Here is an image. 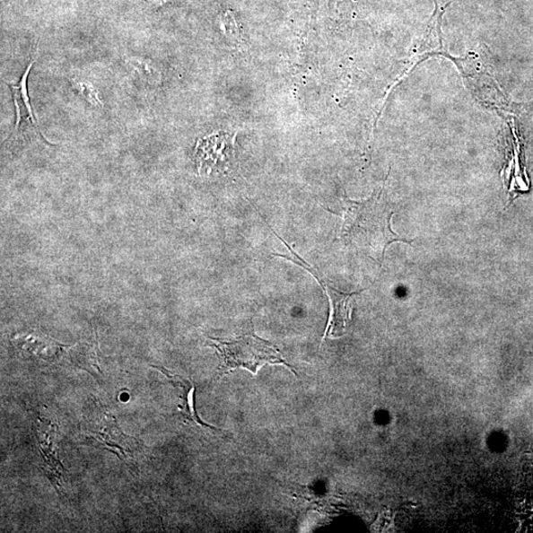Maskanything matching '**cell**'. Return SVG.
Instances as JSON below:
<instances>
[{
	"label": "cell",
	"instance_id": "6da1fadb",
	"mask_svg": "<svg viewBox=\"0 0 533 533\" xmlns=\"http://www.w3.org/2000/svg\"><path fill=\"white\" fill-rule=\"evenodd\" d=\"M385 183L368 200L352 201L343 197V223L340 240L357 249L369 251L375 260H384L385 252L393 242L412 244L413 240L391 229L394 210L384 196Z\"/></svg>",
	"mask_w": 533,
	"mask_h": 533
},
{
	"label": "cell",
	"instance_id": "7a4b0ae2",
	"mask_svg": "<svg viewBox=\"0 0 533 533\" xmlns=\"http://www.w3.org/2000/svg\"><path fill=\"white\" fill-rule=\"evenodd\" d=\"M207 345L220 354L221 363L216 380L240 368L257 374L266 364H284L295 373L291 364L284 360L278 348L259 338L253 329L233 340L207 337Z\"/></svg>",
	"mask_w": 533,
	"mask_h": 533
},
{
	"label": "cell",
	"instance_id": "3957f363",
	"mask_svg": "<svg viewBox=\"0 0 533 533\" xmlns=\"http://www.w3.org/2000/svg\"><path fill=\"white\" fill-rule=\"evenodd\" d=\"M284 242L286 249L289 250V254H274V256L280 257L293 263L299 265L304 270L310 272L312 276L321 285L326 294L328 295L330 301V316L328 323V328L325 329L323 340L330 338H339L348 329V326L352 320L353 306L352 301L355 295L360 294L363 291L354 293H343L335 289L330 282L325 278V276L318 270L313 268L310 265L304 262L301 257L296 254L291 246L281 239L279 235H276Z\"/></svg>",
	"mask_w": 533,
	"mask_h": 533
},
{
	"label": "cell",
	"instance_id": "277c9868",
	"mask_svg": "<svg viewBox=\"0 0 533 533\" xmlns=\"http://www.w3.org/2000/svg\"><path fill=\"white\" fill-rule=\"evenodd\" d=\"M101 418V422L96 420L97 423L89 420L88 424H92V428L87 424L83 431V436L99 448L116 452L121 459H132L133 453L140 447V443H137L135 439L126 436L118 428L113 415L108 410H103Z\"/></svg>",
	"mask_w": 533,
	"mask_h": 533
},
{
	"label": "cell",
	"instance_id": "5b68a950",
	"mask_svg": "<svg viewBox=\"0 0 533 533\" xmlns=\"http://www.w3.org/2000/svg\"><path fill=\"white\" fill-rule=\"evenodd\" d=\"M34 64L35 61L33 59V61L27 66L26 71L22 79H20L18 84L13 85L12 83H7L10 85V89H12L17 116L14 133L9 138H14L15 140L17 136L26 133L35 136L38 140L48 143L44 140L45 137H43L41 132H39L28 94L27 79Z\"/></svg>",
	"mask_w": 533,
	"mask_h": 533
},
{
	"label": "cell",
	"instance_id": "8992f818",
	"mask_svg": "<svg viewBox=\"0 0 533 533\" xmlns=\"http://www.w3.org/2000/svg\"><path fill=\"white\" fill-rule=\"evenodd\" d=\"M152 368L163 373L167 380L173 385L178 397H179L180 399L179 410L181 417L185 422H191L197 424V426L211 428L217 431V429L211 426V424L205 423L199 416H197L195 408L196 388L191 380L184 379L181 375L173 374L165 368L161 367V365H152Z\"/></svg>",
	"mask_w": 533,
	"mask_h": 533
},
{
	"label": "cell",
	"instance_id": "52a82bcc",
	"mask_svg": "<svg viewBox=\"0 0 533 533\" xmlns=\"http://www.w3.org/2000/svg\"><path fill=\"white\" fill-rule=\"evenodd\" d=\"M99 354L96 339L89 343H82L73 349L71 353L72 361L78 365L79 368L92 373L96 377V373L101 375L102 371L99 367Z\"/></svg>",
	"mask_w": 533,
	"mask_h": 533
},
{
	"label": "cell",
	"instance_id": "ba28073f",
	"mask_svg": "<svg viewBox=\"0 0 533 533\" xmlns=\"http://www.w3.org/2000/svg\"><path fill=\"white\" fill-rule=\"evenodd\" d=\"M127 65L145 83L155 87L162 83V73L153 59L141 57H130L127 59Z\"/></svg>",
	"mask_w": 533,
	"mask_h": 533
},
{
	"label": "cell",
	"instance_id": "9c48e42d",
	"mask_svg": "<svg viewBox=\"0 0 533 533\" xmlns=\"http://www.w3.org/2000/svg\"><path fill=\"white\" fill-rule=\"evenodd\" d=\"M220 22L222 30L230 41L240 45L242 43L241 30L237 23L236 19L232 12H224L220 16Z\"/></svg>",
	"mask_w": 533,
	"mask_h": 533
},
{
	"label": "cell",
	"instance_id": "30bf717a",
	"mask_svg": "<svg viewBox=\"0 0 533 533\" xmlns=\"http://www.w3.org/2000/svg\"><path fill=\"white\" fill-rule=\"evenodd\" d=\"M72 84L75 91L81 94L84 100L89 104L96 108L103 107L100 92H99L98 89L92 83L82 81V79H75V81H73Z\"/></svg>",
	"mask_w": 533,
	"mask_h": 533
},
{
	"label": "cell",
	"instance_id": "8fae6325",
	"mask_svg": "<svg viewBox=\"0 0 533 533\" xmlns=\"http://www.w3.org/2000/svg\"><path fill=\"white\" fill-rule=\"evenodd\" d=\"M175 2L176 0H146V3L153 8H162Z\"/></svg>",
	"mask_w": 533,
	"mask_h": 533
}]
</instances>
